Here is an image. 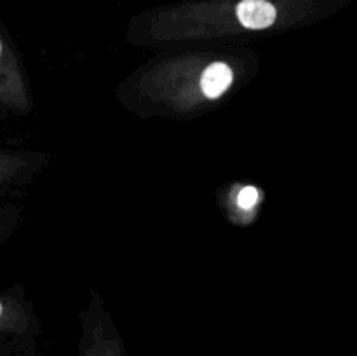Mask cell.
<instances>
[{
  "mask_svg": "<svg viewBox=\"0 0 357 356\" xmlns=\"http://www.w3.org/2000/svg\"><path fill=\"white\" fill-rule=\"evenodd\" d=\"M51 157L33 150L0 149V191L26 185L33 180Z\"/></svg>",
  "mask_w": 357,
  "mask_h": 356,
  "instance_id": "4",
  "label": "cell"
},
{
  "mask_svg": "<svg viewBox=\"0 0 357 356\" xmlns=\"http://www.w3.org/2000/svg\"><path fill=\"white\" fill-rule=\"evenodd\" d=\"M264 192L261 188L250 184H232L229 191L222 192L220 206L225 212L227 218L237 225H248L260 215Z\"/></svg>",
  "mask_w": 357,
  "mask_h": 356,
  "instance_id": "5",
  "label": "cell"
},
{
  "mask_svg": "<svg viewBox=\"0 0 357 356\" xmlns=\"http://www.w3.org/2000/svg\"><path fill=\"white\" fill-rule=\"evenodd\" d=\"M17 292H0V332L20 327L26 318L23 300Z\"/></svg>",
  "mask_w": 357,
  "mask_h": 356,
  "instance_id": "6",
  "label": "cell"
},
{
  "mask_svg": "<svg viewBox=\"0 0 357 356\" xmlns=\"http://www.w3.org/2000/svg\"><path fill=\"white\" fill-rule=\"evenodd\" d=\"M352 0H176L129 20L126 38L138 47L244 40L314 27Z\"/></svg>",
  "mask_w": 357,
  "mask_h": 356,
  "instance_id": "1",
  "label": "cell"
},
{
  "mask_svg": "<svg viewBox=\"0 0 357 356\" xmlns=\"http://www.w3.org/2000/svg\"><path fill=\"white\" fill-rule=\"evenodd\" d=\"M258 58L244 47H216L159 56L129 73L115 89L138 117H201L257 73Z\"/></svg>",
  "mask_w": 357,
  "mask_h": 356,
  "instance_id": "2",
  "label": "cell"
},
{
  "mask_svg": "<svg viewBox=\"0 0 357 356\" xmlns=\"http://www.w3.org/2000/svg\"><path fill=\"white\" fill-rule=\"evenodd\" d=\"M17 222V215L9 206H0V244L10 236L14 225Z\"/></svg>",
  "mask_w": 357,
  "mask_h": 356,
  "instance_id": "7",
  "label": "cell"
},
{
  "mask_svg": "<svg viewBox=\"0 0 357 356\" xmlns=\"http://www.w3.org/2000/svg\"><path fill=\"white\" fill-rule=\"evenodd\" d=\"M0 108L16 115L30 114L33 108L26 73L16 49L0 27Z\"/></svg>",
  "mask_w": 357,
  "mask_h": 356,
  "instance_id": "3",
  "label": "cell"
}]
</instances>
